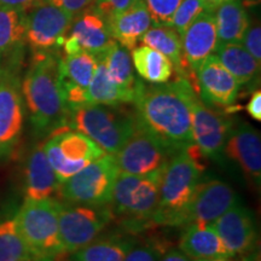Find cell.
<instances>
[{"instance_id":"1","label":"cell","mask_w":261,"mask_h":261,"mask_svg":"<svg viewBox=\"0 0 261 261\" xmlns=\"http://www.w3.org/2000/svg\"><path fill=\"white\" fill-rule=\"evenodd\" d=\"M196 91L187 79L145 86L140 84L135 100L138 123L174 152L195 148L191 99Z\"/></svg>"},{"instance_id":"2","label":"cell","mask_w":261,"mask_h":261,"mask_svg":"<svg viewBox=\"0 0 261 261\" xmlns=\"http://www.w3.org/2000/svg\"><path fill=\"white\" fill-rule=\"evenodd\" d=\"M58 61L54 52H35L22 83V94L38 133L64 127L67 115L58 75Z\"/></svg>"},{"instance_id":"3","label":"cell","mask_w":261,"mask_h":261,"mask_svg":"<svg viewBox=\"0 0 261 261\" xmlns=\"http://www.w3.org/2000/svg\"><path fill=\"white\" fill-rule=\"evenodd\" d=\"M64 126L94 140L107 154L115 155L138 127L136 110L119 106L81 104L67 109Z\"/></svg>"},{"instance_id":"4","label":"cell","mask_w":261,"mask_h":261,"mask_svg":"<svg viewBox=\"0 0 261 261\" xmlns=\"http://www.w3.org/2000/svg\"><path fill=\"white\" fill-rule=\"evenodd\" d=\"M202 171L203 167L188 150H180L172 156L162 175L154 223L179 226L182 212L201 182Z\"/></svg>"},{"instance_id":"5","label":"cell","mask_w":261,"mask_h":261,"mask_svg":"<svg viewBox=\"0 0 261 261\" xmlns=\"http://www.w3.org/2000/svg\"><path fill=\"white\" fill-rule=\"evenodd\" d=\"M62 203L55 198L25 200L15 220L35 261H63L58 215Z\"/></svg>"},{"instance_id":"6","label":"cell","mask_w":261,"mask_h":261,"mask_svg":"<svg viewBox=\"0 0 261 261\" xmlns=\"http://www.w3.org/2000/svg\"><path fill=\"white\" fill-rule=\"evenodd\" d=\"M119 172L115 155L104 154L62 182L58 195L69 203L104 207L112 201Z\"/></svg>"},{"instance_id":"7","label":"cell","mask_w":261,"mask_h":261,"mask_svg":"<svg viewBox=\"0 0 261 261\" xmlns=\"http://www.w3.org/2000/svg\"><path fill=\"white\" fill-rule=\"evenodd\" d=\"M165 168L144 175L119 172L110 201L114 212L132 220H152L159 207Z\"/></svg>"},{"instance_id":"8","label":"cell","mask_w":261,"mask_h":261,"mask_svg":"<svg viewBox=\"0 0 261 261\" xmlns=\"http://www.w3.org/2000/svg\"><path fill=\"white\" fill-rule=\"evenodd\" d=\"M44 150L61 184L107 154L90 137L65 126L52 130Z\"/></svg>"},{"instance_id":"9","label":"cell","mask_w":261,"mask_h":261,"mask_svg":"<svg viewBox=\"0 0 261 261\" xmlns=\"http://www.w3.org/2000/svg\"><path fill=\"white\" fill-rule=\"evenodd\" d=\"M175 152L138 123L136 132L115 154L120 172L144 175L165 168Z\"/></svg>"},{"instance_id":"10","label":"cell","mask_w":261,"mask_h":261,"mask_svg":"<svg viewBox=\"0 0 261 261\" xmlns=\"http://www.w3.org/2000/svg\"><path fill=\"white\" fill-rule=\"evenodd\" d=\"M109 220L102 207L84 204L61 205L58 215L60 240L65 255L80 249L96 240Z\"/></svg>"},{"instance_id":"11","label":"cell","mask_w":261,"mask_h":261,"mask_svg":"<svg viewBox=\"0 0 261 261\" xmlns=\"http://www.w3.org/2000/svg\"><path fill=\"white\" fill-rule=\"evenodd\" d=\"M73 19L70 12L42 3L25 16V39L35 52L62 47Z\"/></svg>"},{"instance_id":"12","label":"cell","mask_w":261,"mask_h":261,"mask_svg":"<svg viewBox=\"0 0 261 261\" xmlns=\"http://www.w3.org/2000/svg\"><path fill=\"white\" fill-rule=\"evenodd\" d=\"M191 125L194 142L200 155L205 159L219 160L232 129V122L194 94L191 99Z\"/></svg>"},{"instance_id":"13","label":"cell","mask_w":261,"mask_h":261,"mask_svg":"<svg viewBox=\"0 0 261 261\" xmlns=\"http://www.w3.org/2000/svg\"><path fill=\"white\" fill-rule=\"evenodd\" d=\"M237 201V194L226 182L218 179L200 182L191 201L182 212L179 225L191 223L213 225Z\"/></svg>"},{"instance_id":"14","label":"cell","mask_w":261,"mask_h":261,"mask_svg":"<svg viewBox=\"0 0 261 261\" xmlns=\"http://www.w3.org/2000/svg\"><path fill=\"white\" fill-rule=\"evenodd\" d=\"M22 87L14 71H0V158L9 155L17 144L23 128Z\"/></svg>"},{"instance_id":"15","label":"cell","mask_w":261,"mask_h":261,"mask_svg":"<svg viewBox=\"0 0 261 261\" xmlns=\"http://www.w3.org/2000/svg\"><path fill=\"white\" fill-rule=\"evenodd\" d=\"M98 61L89 52L67 55L58 61V75L67 109L86 104V92L96 73Z\"/></svg>"},{"instance_id":"16","label":"cell","mask_w":261,"mask_h":261,"mask_svg":"<svg viewBox=\"0 0 261 261\" xmlns=\"http://www.w3.org/2000/svg\"><path fill=\"white\" fill-rule=\"evenodd\" d=\"M231 256L249 253L256 243V225L254 215L243 205L234 204L212 225Z\"/></svg>"},{"instance_id":"17","label":"cell","mask_w":261,"mask_h":261,"mask_svg":"<svg viewBox=\"0 0 261 261\" xmlns=\"http://www.w3.org/2000/svg\"><path fill=\"white\" fill-rule=\"evenodd\" d=\"M224 154L236 161L244 174L256 187H260L261 138L260 133L253 126L242 122L232 127L224 146Z\"/></svg>"},{"instance_id":"18","label":"cell","mask_w":261,"mask_h":261,"mask_svg":"<svg viewBox=\"0 0 261 261\" xmlns=\"http://www.w3.org/2000/svg\"><path fill=\"white\" fill-rule=\"evenodd\" d=\"M181 44L185 63L196 75L203 61L213 55L219 44L214 11L201 12L181 35Z\"/></svg>"},{"instance_id":"19","label":"cell","mask_w":261,"mask_h":261,"mask_svg":"<svg viewBox=\"0 0 261 261\" xmlns=\"http://www.w3.org/2000/svg\"><path fill=\"white\" fill-rule=\"evenodd\" d=\"M197 87L205 102L228 107L236 102L240 85L215 55L203 61L196 73Z\"/></svg>"},{"instance_id":"20","label":"cell","mask_w":261,"mask_h":261,"mask_svg":"<svg viewBox=\"0 0 261 261\" xmlns=\"http://www.w3.org/2000/svg\"><path fill=\"white\" fill-rule=\"evenodd\" d=\"M112 40L106 21L94 11H84L77 19H73L70 34L64 39L62 47L67 55L89 52L97 56Z\"/></svg>"},{"instance_id":"21","label":"cell","mask_w":261,"mask_h":261,"mask_svg":"<svg viewBox=\"0 0 261 261\" xmlns=\"http://www.w3.org/2000/svg\"><path fill=\"white\" fill-rule=\"evenodd\" d=\"M113 40L132 51L142 40L143 35L152 27V21L143 0H136L121 14L106 21Z\"/></svg>"},{"instance_id":"22","label":"cell","mask_w":261,"mask_h":261,"mask_svg":"<svg viewBox=\"0 0 261 261\" xmlns=\"http://www.w3.org/2000/svg\"><path fill=\"white\" fill-rule=\"evenodd\" d=\"M179 249L192 260L231 257L215 228L200 223L187 225L179 240Z\"/></svg>"},{"instance_id":"23","label":"cell","mask_w":261,"mask_h":261,"mask_svg":"<svg viewBox=\"0 0 261 261\" xmlns=\"http://www.w3.org/2000/svg\"><path fill=\"white\" fill-rule=\"evenodd\" d=\"M61 182L40 143L32 150L25 168V200H46L60 191Z\"/></svg>"},{"instance_id":"24","label":"cell","mask_w":261,"mask_h":261,"mask_svg":"<svg viewBox=\"0 0 261 261\" xmlns=\"http://www.w3.org/2000/svg\"><path fill=\"white\" fill-rule=\"evenodd\" d=\"M140 41L167 57L172 62L174 70L177 73H180L182 79H187L195 91L198 89L196 75L191 73L185 63L184 55H182L181 37L174 28L169 27V25H156V27L150 28L143 35Z\"/></svg>"},{"instance_id":"25","label":"cell","mask_w":261,"mask_h":261,"mask_svg":"<svg viewBox=\"0 0 261 261\" xmlns=\"http://www.w3.org/2000/svg\"><path fill=\"white\" fill-rule=\"evenodd\" d=\"M219 44H241L249 28L246 8L240 0H227L214 10Z\"/></svg>"},{"instance_id":"26","label":"cell","mask_w":261,"mask_h":261,"mask_svg":"<svg viewBox=\"0 0 261 261\" xmlns=\"http://www.w3.org/2000/svg\"><path fill=\"white\" fill-rule=\"evenodd\" d=\"M138 92L139 89L138 91L128 90L114 83L108 75L103 62L98 61L96 73L86 92V104L119 106V104L135 103Z\"/></svg>"},{"instance_id":"27","label":"cell","mask_w":261,"mask_h":261,"mask_svg":"<svg viewBox=\"0 0 261 261\" xmlns=\"http://www.w3.org/2000/svg\"><path fill=\"white\" fill-rule=\"evenodd\" d=\"M215 56L230 71L240 86L249 85L259 77L260 62H257L242 44H218Z\"/></svg>"},{"instance_id":"28","label":"cell","mask_w":261,"mask_h":261,"mask_svg":"<svg viewBox=\"0 0 261 261\" xmlns=\"http://www.w3.org/2000/svg\"><path fill=\"white\" fill-rule=\"evenodd\" d=\"M96 58L103 62L108 75L114 83L125 89L138 91L142 83L136 77L132 58L127 48L122 47L115 40H112Z\"/></svg>"},{"instance_id":"29","label":"cell","mask_w":261,"mask_h":261,"mask_svg":"<svg viewBox=\"0 0 261 261\" xmlns=\"http://www.w3.org/2000/svg\"><path fill=\"white\" fill-rule=\"evenodd\" d=\"M133 241L121 237L94 240L87 246L67 254L64 261H123L132 249Z\"/></svg>"},{"instance_id":"30","label":"cell","mask_w":261,"mask_h":261,"mask_svg":"<svg viewBox=\"0 0 261 261\" xmlns=\"http://www.w3.org/2000/svg\"><path fill=\"white\" fill-rule=\"evenodd\" d=\"M132 63L137 73L151 84L167 83L174 71V67L167 57L146 45L133 48Z\"/></svg>"},{"instance_id":"31","label":"cell","mask_w":261,"mask_h":261,"mask_svg":"<svg viewBox=\"0 0 261 261\" xmlns=\"http://www.w3.org/2000/svg\"><path fill=\"white\" fill-rule=\"evenodd\" d=\"M0 261H35L15 218L0 221Z\"/></svg>"},{"instance_id":"32","label":"cell","mask_w":261,"mask_h":261,"mask_svg":"<svg viewBox=\"0 0 261 261\" xmlns=\"http://www.w3.org/2000/svg\"><path fill=\"white\" fill-rule=\"evenodd\" d=\"M25 16L24 12L0 5V54L17 46L25 38Z\"/></svg>"},{"instance_id":"33","label":"cell","mask_w":261,"mask_h":261,"mask_svg":"<svg viewBox=\"0 0 261 261\" xmlns=\"http://www.w3.org/2000/svg\"><path fill=\"white\" fill-rule=\"evenodd\" d=\"M205 6L202 0H184L179 8L175 10L174 15L171 19L169 27L174 28L179 33V35L184 34L187 28L201 12H203Z\"/></svg>"},{"instance_id":"34","label":"cell","mask_w":261,"mask_h":261,"mask_svg":"<svg viewBox=\"0 0 261 261\" xmlns=\"http://www.w3.org/2000/svg\"><path fill=\"white\" fill-rule=\"evenodd\" d=\"M151 17L152 25H169L175 10L184 0H143Z\"/></svg>"},{"instance_id":"35","label":"cell","mask_w":261,"mask_h":261,"mask_svg":"<svg viewBox=\"0 0 261 261\" xmlns=\"http://www.w3.org/2000/svg\"><path fill=\"white\" fill-rule=\"evenodd\" d=\"M135 2L136 0H94V12L107 21L121 14Z\"/></svg>"},{"instance_id":"36","label":"cell","mask_w":261,"mask_h":261,"mask_svg":"<svg viewBox=\"0 0 261 261\" xmlns=\"http://www.w3.org/2000/svg\"><path fill=\"white\" fill-rule=\"evenodd\" d=\"M162 253L163 249L158 244H135L123 261H159Z\"/></svg>"},{"instance_id":"37","label":"cell","mask_w":261,"mask_h":261,"mask_svg":"<svg viewBox=\"0 0 261 261\" xmlns=\"http://www.w3.org/2000/svg\"><path fill=\"white\" fill-rule=\"evenodd\" d=\"M241 44L257 62H261V28L259 24L248 28Z\"/></svg>"},{"instance_id":"38","label":"cell","mask_w":261,"mask_h":261,"mask_svg":"<svg viewBox=\"0 0 261 261\" xmlns=\"http://www.w3.org/2000/svg\"><path fill=\"white\" fill-rule=\"evenodd\" d=\"M44 3L57 6V8L70 12L71 15H75L86 11V9L94 4V0H44Z\"/></svg>"},{"instance_id":"39","label":"cell","mask_w":261,"mask_h":261,"mask_svg":"<svg viewBox=\"0 0 261 261\" xmlns=\"http://www.w3.org/2000/svg\"><path fill=\"white\" fill-rule=\"evenodd\" d=\"M42 3H44V0H0V5L18 10L24 14H28L33 9L41 5Z\"/></svg>"},{"instance_id":"40","label":"cell","mask_w":261,"mask_h":261,"mask_svg":"<svg viewBox=\"0 0 261 261\" xmlns=\"http://www.w3.org/2000/svg\"><path fill=\"white\" fill-rule=\"evenodd\" d=\"M247 113L256 121H261V92L260 90L254 91L249 102L246 107Z\"/></svg>"},{"instance_id":"41","label":"cell","mask_w":261,"mask_h":261,"mask_svg":"<svg viewBox=\"0 0 261 261\" xmlns=\"http://www.w3.org/2000/svg\"><path fill=\"white\" fill-rule=\"evenodd\" d=\"M159 261H194L191 257L185 255L180 249H169L161 254Z\"/></svg>"},{"instance_id":"42","label":"cell","mask_w":261,"mask_h":261,"mask_svg":"<svg viewBox=\"0 0 261 261\" xmlns=\"http://www.w3.org/2000/svg\"><path fill=\"white\" fill-rule=\"evenodd\" d=\"M225 2H227V0H202V3H203L208 11H214L218 6Z\"/></svg>"},{"instance_id":"43","label":"cell","mask_w":261,"mask_h":261,"mask_svg":"<svg viewBox=\"0 0 261 261\" xmlns=\"http://www.w3.org/2000/svg\"><path fill=\"white\" fill-rule=\"evenodd\" d=\"M241 4L243 5V8H253L260 4V0H240Z\"/></svg>"},{"instance_id":"44","label":"cell","mask_w":261,"mask_h":261,"mask_svg":"<svg viewBox=\"0 0 261 261\" xmlns=\"http://www.w3.org/2000/svg\"><path fill=\"white\" fill-rule=\"evenodd\" d=\"M0 71H2V69H0Z\"/></svg>"},{"instance_id":"45","label":"cell","mask_w":261,"mask_h":261,"mask_svg":"<svg viewBox=\"0 0 261 261\" xmlns=\"http://www.w3.org/2000/svg\"><path fill=\"white\" fill-rule=\"evenodd\" d=\"M196 261H198V260H196Z\"/></svg>"}]
</instances>
